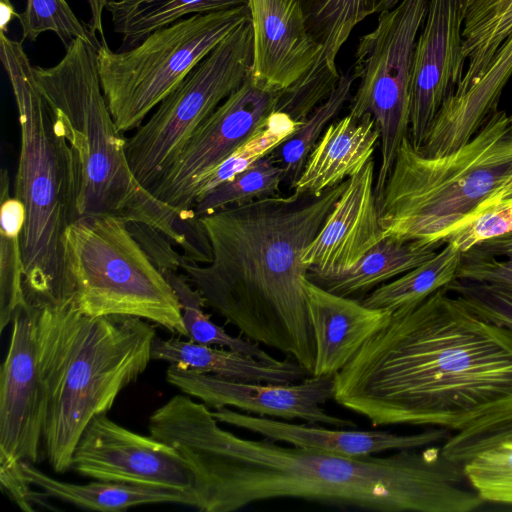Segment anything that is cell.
I'll use <instances>...</instances> for the list:
<instances>
[{
	"label": "cell",
	"instance_id": "obj_1",
	"mask_svg": "<svg viewBox=\"0 0 512 512\" xmlns=\"http://www.w3.org/2000/svg\"><path fill=\"white\" fill-rule=\"evenodd\" d=\"M203 402L178 394L149 418L150 435L193 475L195 508L232 512L273 499H301L379 512H470L484 501L464 463L442 447L349 457L251 440L224 428Z\"/></svg>",
	"mask_w": 512,
	"mask_h": 512
},
{
	"label": "cell",
	"instance_id": "obj_2",
	"mask_svg": "<svg viewBox=\"0 0 512 512\" xmlns=\"http://www.w3.org/2000/svg\"><path fill=\"white\" fill-rule=\"evenodd\" d=\"M334 378L333 400L373 427L457 432L512 409V334L444 287L394 310Z\"/></svg>",
	"mask_w": 512,
	"mask_h": 512
},
{
	"label": "cell",
	"instance_id": "obj_3",
	"mask_svg": "<svg viewBox=\"0 0 512 512\" xmlns=\"http://www.w3.org/2000/svg\"><path fill=\"white\" fill-rule=\"evenodd\" d=\"M347 182L320 194L293 191L201 216L212 259L181 265L206 305L242 336L286 354L309 375L315 347L301 258Z\"/></svg>",
	"mask_w": 512,
	"mask_h": 512
},
{
	"label": "cell",
	"instance_id": "obj_4",
	"mask_svg": "<svg viewBox=\"0 0 512 512\" xmlns=\"http://www.w3.org/2000/svg\"><path fill=\"white\" fill-rule=\"evenodd\" d=\"M34 308L43 443L51 467L63 473L89 422L146 370L156 332L138 317L85 315L70 299Z\"/></svg>",
	"mask_w": 512,
	"mask_h": 512
},
{
	"label": "cell",
	"instance_id": "obj_5",
	"mask_svg": "<svg viewBox=\"0 0 512 512\" xmlns=\"http://www.w3.org/2000/svg\"><path fill=\"white\" fill-rule=\"evenodd\" d=\"M33 77L55 126L78 159L79 217L111 214L125 222H143L164 233L185 256L198 252L206 240L200 218L193 210L157 199L129 166L127 138L118 130L102 91L97 48L77 38L54 66H33Z\"/></svg>",
	"mask_w": 512,
	"mask_h": 512
},
{
	"label": "cell",
	"instance_id": "obj_6",
	"mask_svg": "<svg viewBox=\"0 0 512 512\" xmlns=\"http://www.w3.org/2000/svg\"><path fill=\"white\" fill-rule=\"evenodd\" d=\"M22 41L0 31V57L15 98L20 147L15 194L25 207L21 237L24 292L33 306L65 300L62 237L78 217L76 153L55 126Z\"/></svg>",
	"mask_w": 512,
	"mask_h": 512
},
{
	"label": "cell",
	"instance_id": "obj_7",
	"mask_svg": "<svg viewBox=\"0 0 512 512\" xmlns=\"http://www.w3.org/2000/svg\"><path fill=\"white\" fill-rule=\"evenodd\" d=\"M512 175V121L495 111L458 149L427 156L405 137L376 199L385 236L442 242Z\"/></svg>",
	"mask_w": 512,
	"mask_h": 512
},
{
	"label": "cell",
	"instance_id": "obj_8",
	"mask_svg": "<svg viewBox=\"0 0 512 512\" xmlns=\"http://www.w3.org/2000/svg\"><path fill=\"white\" fill-rule=\"evenodd\" d=\"M65 300L88 316L127 315L188 337L179 300L130 233L111 214L78 217L62 237Z\"/></svg>",
	"mask_w": 512,
	"mask_h": 512
},
{
	"label": "cell",
	"instance_id": "obj_9",
	"mask_svg": "<svg viewBox=\"0 0 512 512\" xmlns=\"http://www.w3.org/2000/svg\"><path fill=\"white\" fill-rule=\"evenodd\" d=\"M250 18L248 4L195 14L158 29L136 46L97 49L100 83L118 130H136L224 38Z\"/></svg>",
	"mask_w": 512,
	"mask_h": 512
},
{
	"label": "cell",
	"instance_id": "obj_10",
	"mask_svg": "<svg viewBox=\"0 0 512 512\" xmlns=\"http://www.w3.org/2000/svg\"><path fill=\"white\" fill-rule=\"evenodd\" d=\"M250 18L202 59L127 139L126 155L147 190L191 134L251 74Z\"/></svg>",
	"mask_w": 512,
	"mask_h": 512
},
{
	"label": "cell",
	"instance_id": "obj_11",
	"mask_svg": "<svg viewBox=\"0 0 512 512\" xmlns=\"http://www.w3.org/2000/svg\"><path fill=\"white\" fill-rule=\"evenodd\" d=\"M429 0H400L378 14L375 27L360 37L351 67L359 80L349 114L373 117L379 131L381 161L374 185L380 196L397 151L408 137L410 80L414 48Z\"/></svg>",
	"mask_w": 512,
	"mask_h": 512
},
{
	"label": "cell",
	"instance_id": "obj_12",
	"mask_svg": "<svg viewBox=\"0 0 512 512\" xmlns=\"http://www.w3.org/2000/svg\"><path fill=\"white\" fill-rule=\"evenodd\" d=\"M462 57L463 76L427 137L441 153L466 144L498 110L512 77V0H473L464 14Z\"/></svg>",
	"mask_w": 512,
	"mask_h": 512
},
{
	"label": "cell",
	"instance_id": "obj_13",
	"mask_svg": "<svg viewBox=\"0 0 512 512\" xmlns=\"http://www.w3.org/2000/svg\"><path fill=\"white\" fill-rule=\"evenodd\" d=\"M280 92L259 86L249 75L184 142L148 189L151 194L179 210H193L196 183L275 112Z\"/></svg>",
	"mask_w": 512,
	"mask_h": 512
},
{
	"label": "cell",
	"instance_id": "obj_14",
	"mask_svg": "<svg viewBox=\"0 0 512 512\" xmlns=\"http://www.w3.org/2000/svg\"><path fill=\"white\" fill-rule=\"evenodd\" d=\"M71 468L95 480L190 492L193 488L191 470L172 447L120 426L106 413L95 416L83 431Z\"/></svg>",
	"mask_w": 512,
	"mask_h": 512
},
{
	"label": "cell",
	"instance_id": "obj_15",
	"mask_svg": "<svg viewBox=\"0 0 512 512\" xmlns=\"http://www.w3.org/2000/svg\"><path fill=\"white\" fill-rule=\"evenodd\" d=\"M167 381L210 408H236L248 414L302 420L338 428L355 422L331 415L323 406L334 398V376H313L290 384L245 382L222 378L170 364Z\"/></svg>",
	"mask_w": 512,
	"mask_h": 512
},
{
	"label": "cell",
	"instance_id": "obj_16",
	"mask_svg": "<svg viewBox=\"0 0 512 512\" xmlns=\"http://www.w3.org/2000/svg\"><path fill=\"white\" fill-rule=\"evenodd\" d=\"M45 396L40 378L35 308L26 303L12 319L0 374V465L36 463L43 442Z\"/></svg>",
	"mask_w": 512,
	"mask_h": 512
},
{
	"label": "cell",
	"instance_id": "obj_17",
	"mask_svg": "<svg viewBox=\"0 0 512 512\" xmlns=\"http://www.w3.org/2000/svg\"><path fill=\"white\" fill-rule=\"evenodd\" d=\"M463 21L459 0H429L411 67L408 138L417 149L463 76Z\"/></svg>",
	"mask_w": 512,
	"mask_h": 512
},
{
	"label": "cell",
	"instance_id": "obj_18",
	"mask_svg": "<svg viewBox=\"0 0 512 512\" xmlns=\"http://www.w3.org/2000/svg\"><path fill=\"white\" fill-rule=\"evenodd\" d=\"M374 181L372 159L348 178L322 228L302 255L311 281L317 283L341 276L385 236Z\"/></svg>",
	"mask_w": 512,
	"mask_h": 512
},
{
	"label": "cell",
	"instance_id": "obj_19",
	"mask_svg": "<svg viewBox=\"0 0 512 512\" xmlns=\"http://www.w3.org/2000/svg\"><path fill=\"white\" fill-rule=\"evenodd\" d=\"M253 30L251 78L283 91L320 61L322 46L308 29L299 0H248Z\"/></svg>",
	"mask_w": 512,
	"mask_h": 512
},
{
	"label": "cell",
	"instance_id": "obj_20",
	"mask_svg": "<svg viewBox=\"0 0 512 512\" xmlns=\"http://www.w3.org/2000/svg\"><path fill=\"white\" fill-rule=\"evenodd\" d=\"M309 31L322 46L317 66L284 90V110L303 120L336 88L341 74L337 56L353 29L367 17L395 7L400 0H299Z\"/></svg>",
	"mask_w": 512,
	"mask_h": 512
},
{
	"label": "cell",
	"instance_id": "obj_21",
	"mask_svg": "<svg viewBox=\"0 0 512 512\" xmlns=\"http://www.w3.org/2000/svg\"><path fill=\"white\" fill-rule=\"evenodd\" d=\"M220 423L261 435L264 439L295 447L321 450L349 457H365L389 451L418 449L444 443L453 433L443 427H427L413 434L383 430H350L289 423L276 418L242 413L227 407L212 411Z\"/></svg>",
	"mask_w": 512,
	"mask_h": 512
},
{
	"label": "cell",
	"instance_id": "obj_22",
	"mask_svg": "<svg viewBox=\"0 0 512 512\" xmlns=\"http://www.w3.org/2000/svg\"><path fill=\"white\" fill-rule=\"evenodd\" d=\"M315 347L313 376H335L389 320L392 311L332 293L303 280Z\"/></svg>",
	"mask_w": 512,
	"mask_h": 512
},
{
	"label": "cell",
	"instance_id": "obj_23",
	"mask_svg": "<svg viewBox=\"0 0 512 512\" xmlns=\"http://www.w3.org/2000/svg\"><path fill=\"white\" fill-rule=\"evenodd\" d=\"M379 141L373 117L348 114L331 122L310 152L293 191L320 194L357 174L372 159Z\"/></svg>",
	"mask_w": 512,
	"mask_h": 512
},
{
	"label": "cell",
	"instance_id": "obj_24",
	"mask_svg": "<svg viewBox=\"0 0 512 512\" xmlns=\"http://www.w3.org/2000/svg\"><path fill=\"white\" fill-rule=\"evenodd\" d=\"M151 356L152 360L167 361L181 368L245 382L290 384L307 375L293 359L264 361L227 348L174 337H155Z\"/></svg>",
	"mask_w": 512,
	"mask_h": 512
},
{
	"label": "cell",
	"instance_id": "obj_25",
	"mask_svg": "<svg viewBox=\"0 0 512 512\" xmlns=\"http://www.w3.org/2000/svg\"><path fill=\"white\" fill-rule=\"evenodd\" d=\"M22 470L27 482L39 488L43 496L90 510L114 512L157 503L195 506V497L190 491L104 480L68 483L52 478L30 462H22Z\"/></svg>",
	"mask_w": 512,
	"mask_h": 512
},
{
	"label": "cell",
	"instance_id": "obj_26",
	"mask_svg": "<svg viewBox=\"0 0 512 512\" xmlns=\"http://www.w3.org/2000/svg\"><path fill=\"white\" fill-rule=\"evenodd\" d=\"M443 245L442 242L384 236L350 270L316 284L341 296L361 297L428 261Z\"/></svg>",
	"mask_w": 512,
	"mask_h": 512
},
{
	"label": "cell",
	"instance_id": "obj_27",
	"mask_svg": "<svg viewBox=\"0 0 512 512\" xmlns=\"http://www.w3.org/2000/svg\"><path fill=\"white\" fill-rule=\"evenodd\" d=\"M248 0H110L114 31L122 36V50L132 48L152 32L195 14L227 10Z\"/></svg>",
	"mask_w": 512,
	"mask_h": 512
},
{
	"label": "cell",
	"instance_id": "obj_28",
	"mask_svg": "<svg viewBox=\"0 0 512 512\" xmlns=\"http://www.w3.org/2000/svg\"><path fill=\"white\" fill-rule=\"evenodd\" d=\"M0 329L10 323L27 301L24 292V261L21 246L26 220L24 204L10 195L7 168L0 171Z\"/></svg>",
	"mask_w": 512,
	"mask_h": 512
},
{
	"label": "cell",
	"instance_id": "obj_29",
	"mask_svg": "<svg viewBox=\"0 0 512 512\" xmlns=\"http://www.w3.org/2000/svg\"><path fill=\"white\" fill-rule=\"evenodd\" d=\"M461 256L458 247L447 242L431 259L381 284L361 302L370 308L393 312L402 306L421 301L456 278Z\"/></svg>",
	"mask_w": 512,
	"mask_h": 512
},
{
	"label": "cell",
	"instance_id": "obj_30",
	"mask_svg": "<svg viewBox=\"0 0 512 512\" xmlns=\"http://www.w3.org/2000/svg\"><path fill=\"white\" fill-rule=\"evenodd\" d=\"M356 79L351 68L341 74L336 88L328 98L311 112L293 135L273 151L284 170L285 181L292 189L324 130L351 99L352 86Z\"/></svg>",
	"mask_w": 512,
	"mask_h": 512
},
{
	"label": "cell",
	"instance_id": "obj_31",
	"mask_svg": "<svg viewBox=\"0 0 512 512\" xmlns=\"http://www.w3.org/2000/svg\"><path fill=\"white\" fill-rule=\"evenodd\" d=\"M300 125L301 123L294 121L285 113H271L244 143L196 183L191 195L192 205L194 206L198 199L214 188L231 180L273 152L293 135Z\"/></svg>",
	"mask_w": 512,
	"mask_h": 512
},
{
	"label": "cell",
	"instance_id": "obj_32",
	"mask_svg": "<svg viewBox=\"0 0 512 512\" xmlns=\"http://www.w3.org/2000/svg\"><path fill=\"white\" fill-rule=\"evenodd\" d=\"M163 275L179 300L182 319L189 340L200 344L227 348L264 361L274 362L278 360L262 349L260 344L245 337H234L214 323L203 310L206 302L202 294L192 285L184 273L170 271Z\"/></svg>",
	"mask_w": 512,
	"mask_h": 512
},
{
	"label": "cell",
	"instance_id": "obj_33",
	"mask_svg": "<svg viewBox=\"0 0 512 512\" xmlns=\"http://www.w3.org/2000/svg\"><path fill=\"white\" fill-rule=\"evenodd\" d=\"M285 173L274 152L262 157L231 180L214 188L193 206L197 217L277 195Z\"/></svg>",
	"mask_w": 512,
	"mask_h": 512
},
{
	"label": "cell",
	"instance_id": "obj_34",
	"mask_svg": "<svg viewBox=\"0 0 512 512\" xmlns=\"http://www.w3.org/2000/svg\"><path fill=\"white\" fill-rule=\"evenodd\" d=\"M22 42L35 41L44 32L55 33L68 47L72 41L81 38L98 49V41L82 20L73 12L67 0H27L25 9L19 13Z\"/></svg>",
	"mask_w": 512,
	"mask_h": 512
},
{
	"label": "cell",
	"instance_id": "obj_35",
	"mask_svg": "<svg viewBox=\"0 0 512 512\" xmlns=\"http://www.w3.org/2000/svg\"><path fill=\"white\" fill-rule=\"evenodd\" d=\"M464 470L484 502L512 506V441L478 452L464 462Z\"/></svg>",
	"mask_w": 512,
	"mask_h": 512
},
{
	"label": "cell",
	"instance_id": "obj_36",
	"mask_svg": "<svg viewBox=\"0 0 512 512\" xmlns=\"http://www.w3.org/2000/svg\"><path fill=\"white\" fill-rule=\"evenodd\" d=\"M455 279L512 285V232L462 252Z\"/></svg>",
	"mask_w": 512,
	"mask_h": 512
},
{
	"label": "cell",
	"instance_id": "obj_37",
	"mask_svg": "<svg viewBox=\"0 0 512 512\" xmlns=\"http://www.w3.org/2000/svg\"><path fill=\"white\" fill-rule=\"evenodd\" d=\"M503 441H512V409L482 418L455 432L441 447L447 458L464 463Z\"/></svg>",
	"mask_w": 512,
	"mask_h": 512
},
{
	"label": "cell",
	"instance_id": "obj_38",
	"mask_svg": "<svg viewBox=\"0 0 512 512\" xmlns=\"http://www.w3.org/2000/svg\"><path fill=\"white\" fill-rule=\"evenodd\" d=\"M445 288L476 313L512 334V285L454 279Z\"/></svg>",
	"mask_w": 512,
	"mask_h": 512
},
{
	"label": "cell",
	"instance_id": "obj_39",
	"mask_svg": "<svg viewBox=\"0 0 512 512\" xmlns=\"http://www.w3.org/2000/svg\"><path fill=\"white\" fill-rule=\"evenodd\" d=\"M509 232H512V206H505L479 215L467 226L448 236L445 243H452L465 252L482 241Z\"/></svg>",
	"mask_w": 512,
	"mask_h": 512
},
{
	"label": "cell",
	"instance_id": "obj_40",
	"mask_svg": "<svg viewBox=\"0 0 512 512\" xmlns=\"http://www.w3.org/2000/svg\"><path fill=\"white\" fill-rule=\"evenodd\" d=\"M127 227L154 266L162 273L179 272L185 259L175 244L157 228L143 222H126Z\"/></svg>",
	"mask_w": 512,
	"mask_h": 512
},
{
	"label": "cell",
	"instance_id": "obj_41",
	"mask_svg": "<svg viewBox=\"0 0 512 512\" xmlns=\"http://www.w3.org/2000/svg\"><path fill=\"white\" fill-rule=\"evenodd\" d=\"M0 483L2 489L23 511H33L34 492L24 477L21 464L0 465Z\"/></svg>",
	"mask_w": 512,
	"mask_h": 512
},
{
	"label": "cell",
	"instance_id": "obj_42",
	"mask_svg": "<svg viewBox=\"0 0 512 512\" xmlns=\"http://www.w3.org/2000/svg\"><path fill=\"white\" fill-rule=\"evenodd\" d=\"M109 1L110 0H87L91 15L88 23L89 28L93 34L96 35V33H98L101 38H105L102 18L104 8L107 7Z\"/></svg>",
	"mask_w": 512,
	"mask_h": 512
},
{
	"label": "cell",
	"instance_id": "obj_43",
	"mask_svg": "<svg viewBox=\"0 0 512 512\" xmlns=\"http://www.w3.org/2000/svg\"><path fill=\"white\" fill-rule=\"evenodd\" d=\"M18 15L10 0H0V31L7 33L9 23Z\"/></svg>",
	"mask_w": 512,
	"mask_h": 512
},
{
	"label": "cell",
	"instance_id": "obj_44",
	"mask_svg": "<svg viewBox=\"0 0 512 512\" xmlns=\"http://www.w3.org/2000/svg\"><path fill=\"white\" fill-rule=\"evenodd\" d=\"M459 2L461 4V8L465 14V11L470 6V4L473 2V0H459Z\"/></svg>",
	"mask_w": 512,
	"mask_h": 512
},
{
	"label": "cell",
	"instance_id": "obj_45",
	"mask_svg": "<svg viewBox=\"0 0 512 512\" xmlns=\"http://www.w3.org/2000/svg\"><path fill=\"white\" fill-rule=\"evenodd\" d=\"M510 117H511V121H512V115Z\"/></svg>",
	"mask_w": 512,
	"mask_h": 512
}]
</instances>
